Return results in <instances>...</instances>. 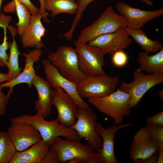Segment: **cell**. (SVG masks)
<instances>
[{
  "label": "cell",
  "instance_id": "obj_28",
  "mask_svg": "<svg viewBox=\"0 0 163 163\" xmlns=\"http://www.w3.org/2000/svg\"><path fill=\"white\" fill-rule=\"evenodd\" d=\"M17 3L22 4L27 6L31 15L40 12L39 9L36 7L30 0H12L3 6L4 12L6 13H15Z\"/></svg>",
  "mask_w": 163,
  "mask_h": 163
},
{
  "label": "cell",
  "instance_id": "obj_13",
  "mask_svg": "<svg viewBox=\"0 0 163 163\" xmlns=\"http://www.w3.org/2000/svg\"><path fill=\"white\" fill-rule=\"evenodd\" d=\"M53 89L52 103L57 111L56 119L60 124L70 128L76 122L78 107L62 88L56 86Z\"/></svg>",
  "mask_w": 163,
  "mask_h": 163
},
{
  "label": "cell",
  "instance_id": "obj_8",
  "mask_svg": "<svg viewBox=\"0 0 163 163\" xmlns=\"http://www.w3.org/2000/svg\"><path fill=\"white\" fill-rule=\"evenodd\" d=\"M97 120L96 115L89 107H78L76 122L70 128L76 131L81 139L87 140V144L96 152L102 142L101 136L95 129Z\"/></svg>",
  "mask_w": 163,
  "mask_h": 163
},
{
  "label": "cell",
  "instance_id": "obj_32",
  "mask_svg": "<svg viewBox=\"0 0 163 163\" xmlns=\"http://www.w3.org/2000/svg\"><path fill=\"white\" fill-rule=\"evenodd\" d=\"M2 89L0 86V116H3L5 113L11 97V94L8 93L6 95L3 92Z\"/></svg>",
  "mask_w": 163,
  "mask_h": 163
},
{
  "label": "cell",
  "instance_id": "obj_14",
  "mask_svg": "<svg viewBox=\"0 0 163 163\" xmlns=\"http://www.w3.org/2000/svg\"><path fill=\"white\" fill-rule=\"evenodd\" d=\"M126 28L99 36L89 41L88 44L100 48L104 54L112 55L116 51L129 47L131 43L132 40Z\"/></svg>",
  "mask_w": 163,
  "mask_h": 163
},
{
  "label": "cell",
  "instance_id": "obj_12",
  "mask_svg": "<svg viewBox=\"0 0 163 163\" xmlns=\"http://www.w3.org/2000/svg\"><path fill=\"white\" fill-rule=\"evenodd\" d=\"M11 124L6 132L17 151H24L42 140L39 132L32 125L23 122Z\"/></svg>",
  "mask_w": 163,
  "mask_h": 163
},
{
  "label": "cell",
  "instance_id": "obj_3",
  "mask_svg": "<svg viewBox=\"0 0 163 163\" xmlns=\"http://www.w3.org/2000/svg\"><path fill=\"white\" fill-rule=\"evenodd\" d=\"M126 27L124 17L109 6L96 21L82 30L76 41L86 43L99 36L113 33Z\"/></svg>",
  "mask_w": 163,
  "mask_h": 163
},
{
  "label": "cell",
  "instance_id": "obj_4",
  "mask_svg": "<svg viewBox=\"0 0 163 163\" xmlns=\"http://www.w3.org/2000/svg\"><path fill=\"white\" fill-rule=\"evenodd\" d=\"M48 59L59 69L65 78L79 84L86 76L79 67L78 54L75 48L60 46L55 52L50 53Z\"/></svg>",
  "mask_w": 163,
  "mask_h": 163
},
{
  "label": "cell",
  "instance_id": "obj_18",
  "mask_svg": "<svg viewBox=\"0 0 163 163\" xmlns=\"http://www.w3.org/2000/svg\"><path fill=\"white\" fill-rule=\"evenodd\" d=\"M43 15L40 12L31 15L29 25L21 36L23 47H34L36 49H41L43 47L41 38L45 35L46 30L41 21Z\"/></svg>",
  "mask_w": 163,
  "mask_h": 163
},
{
  "label": "cell",
  "instance_id": "obj_36",
  "mask_svg": "<svg viewBox=\"0 0 163 163\" xmlns=\"http://www.w3.org/2000/svg\"><path fill=\"white\" fill-rule=\"evenodd\" d=\"M40 5L39 8L40 12L43 15V21L46 23H50V20L47 17V13L45 9L44 0H38Z\"/></svg>",
  "mask_w": 163,
  "mask_h": 163
},
{
  "label": "cell",
  "instance_id": "obj_39",
  "mask_svg": "<svg viewBox=\"0 0 163 163\" xmlns=\"http://www.w3.org/2000/svg\"><path fill=\"white\" fill-rule=\"evenodd\" d=\"M158 157L157 163H163V147H160L158 150Z\"/></svg>",
  "mask_w": 163,
  "mask_h": 163
},
{
  "label": "cell",
  "instance_id": "obj_9",
  "mask_svg": "<svg viewBox=\"0 0 163 163\" xmlns=\"http://www.w3.org/2000/svg\"><path fill=\"white\" fill-rule=\"evenodd\" d=\"M119 78L106 74L98 76L86 77L77 84L78 93L82 98L101 97L116 91Z\"/></svg>",
  "mask_w": 163,
  "mask_h": 163
},
{
  "label": "cell",
  "instance_id": "obj_37",
  "mask_svg": "<svg viewBox=\"0 0 163 163\" xmlns=\"http://www.w3.org/2000/svg\"><path fill=\"white\" fill-rule=\"evenodd\" d=\"M11 19V16H6L4 14H1L0 17V28L2 25H8Z\"/></svg>",
  "mask_w": 163,
  "mask_h": 163
},
{
  "label": "cell",
  "instance_id": "obj_26",
  "mask_svg": "<svg viewBox=\"0 0 163 163\" xmlns=\"http://www.w3.org/2000/svg\"><path fill=\"white\" fill-rule=\"evenodd\" d=\"M16 11L18 21L15 24L17 27V33L21 36L30 22L31 14L27 7L21 3H16Z\"/></svg>",
  "mask_w": 163,
  "mask_h": 163
},
{
  "label": "cell",
  "instance_id": "obj_6",
  "mask_svg": "<svg viewBox=\"0 0 163 163\" xmlns=\"http://www.w3.org/2000/svg\"><path fill=\"white\" fill-rule=\"evenodd\" d=\"M50 147L57 152L60 163H65L72 158H77L88 163L96 154L88 144L82 143L79 139H63L58 137L54 139Z\"/></svg>",
  "mask_w": 163,
  "mask_h": 163
},
{
  "label": "cell",
  "instance_id": "obj_40",
  "mask_svg": "<svg viewBox=\"0 0 163 163\" xmlns=\"http://www.w3.org/2000/svg\"><path fill=\"white\" fill-rule=\"evenodd\" d=\"M65 163H85V162L84 161L79 158H74L67 161Z\"/></svg>",
  "mask_w": 163,
  "mask_h": 163
},
{
  "label": "cell",
  "instance_id": "obj_20",
  "mask_svg": "<svg viewBox=\"0 0 163 163\" xmlns=\"http://www.w3.org/2000/svg\"><path fill=\"white\" fill-rule=\"evenodd\" d=\"M50 149L42 140L24 151H17L10 163H40Z\"/></svg>",
  "mask_w": 163,
  "mask_h": 163
},
{
  "label": "cell",
  "instance_id": "obj_29",
  "mask_svg": "<svg viewBox=\"0 0 163 163\" xmlns=\"http://www.w3.org/2000/svg\"><path fill=\"white\" fill-rule=\"evenodd\" d=\"M145 127L159 148L163 147V127L157 126L147 122Z\"/></svg>",
  "mask_w": 163,
  "mask_h": 163
},
{
  "label": "cell",
  "instance_id": "obj_23",
  "mask_svg": "<svg viewBox=\"0 0 163 163\" xmlns=\"http://www.w3.org/2000/svg\"><path fill=\"white\" fill-rule=\"evenodd\" d=\"M126 28L129 35L146 52L155 53L163 48L161 43L149 39L141 29Z\"/></svg>",
  "mask_w": 163,
  "mask_h": 163
},
{
  "label": "cell",
  "instance_id": "obj_1",
  "mask_svg": "<svg viewBox=\"0 0 163 163\" xmlns=\"http://www.w3.org/2000/svg\"><path fill=\"white\" fill-rule=\"evenodd\" d=\"M23 122L30 124L39 131L42 140L49 145L56 138L60 136L74 139H81L74 129L62 125L56 119L48 121L38 112L34 115L23 114L13 118L11 123Z\"/></svg>",
  "mask_w": 163,
  "mask_h": 163
},
{
  "label": "cell",
  "instance_id": "obj_21",
  "mask_svg": "<svg viewBox=\"0 0 163 163\" xmlns=\"http://www.w3.org/2000/svg\"><path fill=\"white\" fill-rule=\"evenodd\" d=\"M145 51L139 53L137 61L139 68L148 75H158L163 73V48L152 55Z\"/></svg>",
  "mask_w": 163,
  "mask_h": 163
},
{
  "label": "cell",
  "instance_id": "obj_2",
  "mask_svg": "<svg viewBox=\"0 0 163 163\" xmlns=\"http://www.w3.org/2000/svg\"><path fill=\"white\" fill-rule=\"evenodd\" d=\"M131 95L120 91H116L104 97L88 99V101L99 112L111 117L115 124H121L125 116L131 113L129 105Z\"/></svg>",
  "mask_w": 163,
  "mask_h": 163
},
{
  "label": "cell",
  "instance_id": "obj_33",
  "mask_svg": "<svg viewBox=\"0 0 163 163\" xmlns=\"http://www.w3.org/2000/svg\"><path fill=\"white\" fill-rule=\"evenodd\" d=\"M58 154L54 150L50 148L40 163H60Z\"/></svg>",
  "mask_w": 163,
  "mask_h": 163
},
{
  "label": "cell",
  "instance_id": "obj_30",
  "mask_svg": "<svg viewBox=\"0 0 163 163\" xmlns=\"http://www.w3.org/2000/svg\"><path fill=\"white\" fill-rule=\"evenodd\" d=\"M111 59L112 63L114 66L121 67L127 63L128 57L123 50H119L116 51L112 55Z\"/></svg>",
  "mask_w": 163,
  "mask_h": 163
},
{
  "label": "cell",
  "instance_id": "obj_35",
  "mask_svg": "<svg viewBox=\"0 0 163 163\" xmlns=\"http://www.w3.org/2000/svg\"><path fill=\"white\" fill-rule=\"evenodd\" d=\"M158 150L149 157L144 159H138L133 162L138 163H157L158 157Z\"/></svg>",
  "mask_w": 163,
  "mask_h": 163
},
{
  "label": "cell",
  "instance_id": "obj_11",
  "mask_svg": "<svg viewBox=\"0 0 163 163\" xmlns=\"http://www.w3.org/2000/svg\"><path fill=\"white\" fill-rule=\"evenodd\" d=\"M43 65L46 80L53 88L56 86L62 88L78 107L82 108L89 107L79 95L77 84L63 77L60 73L58 69L48 59L43 60Z\"/></svg>",
  "mask_w": 163,
  "mask_h": 163
},
{
  "label": "cell",
  "instance_id": "obj_27",
  "mask_svg": "<svg viewBox=\"0 0 163 163\" xmlns=\"http://www.w3.org/2000/svg\"><path fill=\"white\" fill-rule=\"evenodd\" d=\"M94 0H78L77 3L78 8L73 20L70 28L63 36L67 40H70L73 38V34L75 31L77 25L82 18L83 12L86 9L87 6ZM145 3L148 0H139Z\"/></svg>",
  "mask_w": 163,
  "mask_h": 163
},
{
  "label": "cell",
  "instance_id": "obj_7",
  "mask_svg": "<svg viewBox=\"0 0 163 163\" xmlns=\"http://www.w3.org/2000/svg\"><path fill=\"white\" fill-rule=\"evenodd\" d=\"M133 81L122 82L118 88L130 94L131 96L129 105L130 109L136 107L144 94L151 88L163 82V73L158 75L145 74L139 68L133 72Z\"/></svg>",
  "mask_w": 163,
  "mask_h": 163
},
{
  "label": "cell",
  "instance_id": "obj_41",
  "mask_svg": "<svg viewBox=\"0 0 163 163\" xmlns=\"http://www.w3.org/2000/svg\"><path fill=\"white\" fill-rule=\"evenodd\" d=\"M158 94L159 97L162 101H163V90H161L158 91Z\"/></svg>",
  "mask_w": 163,
  "mask_h": 163
},
{
  "label": "cell",
  "instance_id": "obj_25",
  "mask_svg": "<svg viewBox=\"0 0 163 163\" xmlns=\"http://www.w3.org/2000/svg\"><path fill=\"white\" fill-rule=\"evenodd\" d=\"M16 151L6 132L0 131V163H10Z\"/></svg>",
  "mask_w": 163,
  "mask_h": 163
},
{
  "label": "cell",
  "instance_id": "obj_10",
  "mask_svg": "<svg viewBox=\"0 0 163 163\" xmlns=\"http://www.w3.org/2000/svg\"><path fill=\"white\" fill-rule=\"evenodd\" d=\"M130 126H137L132 122L118 125L113 124L107 128L103 127L99 123L95 125L96 131L101 136L102 141L100 149L95 157L89 163H118L114 152L115 135L120 129Z\"/></svg>",
  "mask_w": 163,
  "mask_h": 163
},
{
  "label": "cell",
  "instance_id": "obj_5",
  "mask_svg": "<svg viewBox=\"0 0 163 163\" xmlns=\"http://www.w3.org/2000/svg\"><path fill=\"white\" fill-rule=\"evenodd\" d=\"M77 51L79 67L86 77L106 74L103 67L105 65L104 54L100 48L86 43L74 42Z\"/></svg>",
  "mask_w": 163,
  "mask_h": 163
},
{
  "label": "cell",
  "instance_id": "obj_19",
  "mask_svg": "<svg viewBox=\"0 0 163 163\" xmlns=\"http://www.w3.org/2000/svg\"><path fill=\"white\" fill-rule=\"evenodd\" d=\"M32 84L37 90L38 97L35 103V109L37 112L46 117L51 113L53 89L47 80L37 75Z\"/></svg>",
  "mask_w": 163,
  "mask_h": 163
},
{
  "label": "cell",
  "instance_id": "obj_16",
  "mask_svg": "<svg viewBox=\"0 0 163 163\" xmlns=\"http://www.w3.org/2000/svg\"><path fill=\"white\" fill-rule=\"evenodd\" d=\"M145 127H141L133 136L129 149V157L133 162L153 155L159 149Z\"/></svg>",
  "mask_w": 163,
  "mask_h": 163
},
{
  "label": "cell",
  "instance_id": "obj_15",
  "mask_svg": "<svg viewBox=\"0 0 163 163\" xmlns=\"http://www.w3.org/2000/svg\"><path fill=\"white\" fill-rule=\"evenodd\" d=\"M116 7L120 14L125 18L127 27L141 29L149 21L163 14V8L147 11L134 8L126 3L118 2Z\"/></svg>",
  "mask_w": 163,
  "mask_h": 163
},
{
  "label": "cell",
  "instance_id": "obj_42",
  "mask_svg": "<svg viewBox=\"0 0 163 163\" xmlns=\"http://www.w3.org/2000/svg\"><path fill=\"white\" fill-rule=\"evenodd\" d=\"M5 67V66L0 59V67L4 68Z\"/></svg>",
  "mask_w": 163,
  "mask_h": 163
},
{
  "label": "cell",
  "instance_id": "obj_43",
  "mask_svg": "<svg viewBox=\"0 0 163 163\" xmlns=\"http://www.w3.org/2000/svg\"><path fill=\"white\" fill-rule=\"evenodd\" d=\"M3 0H0V8H1V5H2V2L3 1ZM1 14H0V17L1 16Z\"/></svg>",
  "mask_w": 163,
  "mask_h": 163
},
{
  "label": "cell",
  "instance_id": "obj_34",
  "mask_svg": "<svg viewBox=\"0 0 163 163\" xmlns=\"http://www.w3.org/2000/svg\"><path fill=\"white\" fill-rule=\"evenodd\" d=\"M146 120L147 122L155 126L163 127V111L147 117Z\"/></svg>",
  "mask_w": 163,
  "mask_h": 163
},
{
  "label": "cell",
  "instance_id": "obj_17",
  "mask_svg": "<svg viewBox=\"0 0 163 163\" xmlns=\"http://www.w3.org/2000/svg\"><path fill=\"white\" fill-rule=\"evenodd\" d=\"M43 53L40 49H34L28 53H24L21 54L25 57V64L23 71L17 77L9 81L3 83H0V86L2 88L9 87L10 89L8 93L11 94L13 88L17 85L25 83L28 87L31 88L33 85L32 81L36 75L34 68V63L38 61Z\"/></svg>",
  "mask_w": 163,
  "mask_h": 163
},
{
  "label": "cell",
  "instance_id": "obj_24",
  "mask_svg": "<svg viewBox=\"0 0 163 163\" xmlns=\"http://www.w3.org/2000/svg\"><path fill=\"white\" fill-rule=\"evenodd\" d=\"M45 9L50 11L53 18L61 13L75 14L78 8L76 0H44Z\"/></svg>",
  "mask_w": 163,
  "mask_h": 163
},
{
  "label": "cell",
  "instance_id": "obj_31",
  "mask_svg": "<svg viewBox=\"0 0 163 163\" xmlns=\"http://www.w3.org/2000/svg\"><path fill=\"white\" fill-rule=\"evenodd\" d=\"M1 27L4 30V37L2 43L0 44V59L7 67L9 56L6 51L9 48V43L8 42L6 34L7 26L3 25Z\"/></svg>",
  "mask_w": 163,
  "mask_h": 163
},
{
  "label": "cell",
  "instance_id": "obj_22",
  "mask_svg": "<svg viewBox=\"0 0 163 163\" xmlns=\"http://www.w3.org/2000/svg\"><path fill=\"white\" fill-rule=\"evenodd\" d=\"M11 34L13 41L8 43L10 49V55L8 61L7 67L8 69V74L12 79L18 76L21 73V70L19 66L18 58L21 54L19 52L14 36L17 33V28L12 25L7 26Z\"/></svg>",
  "mask_w": 163,
  "mask_h": 163
},
{
  "label": "cell",
  "instance_id": "obj_38",
  "mask_svg": "<svg viewBox=\"0 0 163 163\" xmlns=\"http://www.w3.org/2000/svg\"><path fill=\"white\" fill-rule=\"evenodd\" d=\"M11 79V76L8 74L0 73V83L9 81Z\"/></svg>",
  "mask_w": 163,
  "mask_h": 163
}]
</instances>
